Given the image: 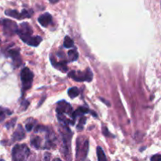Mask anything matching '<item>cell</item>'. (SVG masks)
<instances>
[{
  "label": "cell",
  "mask_w": 161,
  "mask_h": 161,
  "mask_svg": "<svg viewBox=\"0 0 161 161\" xmlns=\"http://www.w3.org/2000/svg\"><path fill=\"white\" fill-rule=\"evenodd\" d=\"M2 24L3 25V30L5 35L7 36H13L16 34L18 32V27L17 24L10 20H3L2 21Z\"/></svg>",
  "instance_id": "cell-6"
},
{
  "label": "cell",
  "mask_w": 161,
  "mask_h": 161,
  "mask_svg": "<svg viewBox=\"0 0 161 161\" xmlns=\"http://www.w3.org/2000/svg\"><path fill=\"white\" fill-rule=\"evenodd\" d=\"M25 137V132H24V128L21 125H18L17 127V130L13 134V142H19Z\"/></svg>",
  "instance_id": "cell-8"
},
{
  "label": "cell",
  "mask_w": 161,
  "mask_h": 161,
  "mask_svg": "<svg viewBox=\"0 0 161 161\" xmlns=\"http://www.w3.org/2000/svg\"><path fill=\"white\" fill-rule=\"evenodd\" d=\"M97 156H98V161H107L106 156H105L103 149H102L100 146H98L97 148Z\"/></svg>",
  "instance_id": "cell-15"
},
{
  "label": "cell",
  "mask_w": 161,
  "mask_h": 161,
  "mask_svg": "<svg viewBox=\"0 0 161 161\" xmlns=\"http://www.w3.org/2000/svg\"><path fill=\"white\" fill-rule=\"evenodd\" d=\"M117 161H118V160H117Z\"/></svg>",
  "instance_id": "cell-29"
},
{
  "label": "cell",
  "mask_w": 161,
  "mask_h": 161,
  "mask_svg": "<svg viewBox=\"0 0 161 161\" xmlns=\"http://www.w3.org/2000/svg\"><path fill=\"white\" fill-rule=\"evenodd\" d=\"M151 161H161V156L159 154L154 155L151 157Z\"/></svg>",
  "instance_id": "cell-24"
},
{
  "label": "cell",
  "mask_w": 161,
  "mask_h": 161,
  "mask_svg": "<svg viewBox=\"0 0 161 161\" xmlns=\"http://www.w3.org/2000/svg\"><path fill=\"white\" fill-rule=\"evenodd\" d=\"M6 14L9 17H11V18L21 19V13H18V12L16 11V10H7V11H6Z\"/></svg>",
  "instance_id": "cell-19"
},
{
  "label": "cell",
  "mask_w": 161,
  "mask_h": 161,
  "mask_svg": "<svg viewBox=\"0 0 161 161\" xmlns=\"http://www.w3.org/2000/svg\"><path fill=\"white\" fill-rule=\"evenodd\" d=\"M10 114H11V112L10 110L7 109V108H0V122H2L3 120H4V119H5L7 115Z\"/></svg>",
  "instance_id": "cell-20"
},
{
  "label": "cell",
  "mask_w": 161,
  "mask_h": 161,
  "mask_svg": "<svg viewBox=\"0 0 161 161\" xmlns=\"http://www.w3.org/2000/svg\"><path fill=\"white\" fill-rule=\"evenodd\" d=\"M41 142H42V140H41L40 137L39 136H36V137H32V139H31V145L32 147H34L36 148H39L41 147Z\"/></svg>",
  "instance_id": "cell-14"
},
{
  "label": "cell",
  "mask_w": 161,
  "mask_h": 161,
  "mask_svg": "<svg viewBox=\"0 0 161 161\" xmlns=\"http://www.w3.org/2000/svg\"><path fill=\"white\" fill-rule=\"evenodd\" d=\"M42 42V38L40 36H31L26 40V43L31 47H37Z\"/></svg>",
  "instance_id": "cell-12"
},
{
  "label": "cell",
  "mask_w": 161,
  "mask_h": 161,
  "mask_svg": "<svg viewBox=\"0 0 161 161\" xmlns=\"http://www.w3.org/2000/svg\"><path fill=\"white\" fill-rule=\"evenodd\" d=\"M74 46L73 40L69 37V36H65L64 40V47L67 49L72 48Z\"/></svg>",
  "instance_id": "cell-18"
},
{
  "label": "cell",
  "mask_w": 161,
  "mask_h": 161,
  "mask_svg": "<svg viewBox=\"0 0 161 161\" xmlns=\"http://www.w3.org/2000/svg\"><path fill=\"white\" fill-rule=\"evenodd\" d=\"M89 149V142L86 139L83 142L81 141V138L79 137L76 142V161H84L87 156Z\"/></svg>",
  "instance_id": "cell-2"
},
{
  "label": "cell",
  "mask_w": 161,
  "mask_h": 161,
  "mask_svg": "<svg viewBox=\"0 0 161 161\" xmlns=\"http://www.w3.org/2000/svg\"><path fill=\"white\" fill-rule=\"evenodd\" d=\"M9 53H10V57L13 59V63L16 64L17 67H19L21 64V57H20V53L18 50H10L9 51Z\"/></svg>",
  "instance_id": "cell-11"
},
{
  "label": "cell",
  "mask_w": 161,
  "mask_h": 161,
  "mask_svg": "<svg viewBox=\"0 0 161 161\" xmlns=\"http://www.w3.org/2000/svg\"><path fill=\"white\" fill-rule=\"evenodd\" d=\"M68 94L71 98H76V97L79 94V89H78L76 87H71V88L68 89Z\"/></svg>",
  "instance_id": "cell-16"
},
{
  "label": "cell",
  "mask_w": 161,
  "mask_h": 161,
  "mask_svg": "<svg viewBox=\"0 0 161 161\" xmlns=\"http://www.w3.org/2000/svg\"><path fill=\"white\" fill-rule=\"evenodd\" d=\"M89 113V109L86 107H79V108L76 110L75 112H73L72 113L71 116H72V119H73V121H72L71 124H74L75 123V121H76V118L78 116H83L84 114H87V113Z\"/></svg>",
  "instance_id": "cell-9"
},
{
  "label": "cell",
  "mask_w": 161,
  "mask_h": 161,
  "mask_svg": "<svg viewBox=\"0 0 161 161\" xmlns=\"http://www.w3.org/2000/svg\"><path fill=\"white\" fill-rule=\"evenodd\" d=\"M86 122H87V119L83 117V116H81L79 123L77 125V130H79V131L83 130V125L86 123Z\"/></svg>",
  "instance_id": "cell-21"
},
{
  "label": "cell",
  "mask_w": 161,
  "mask_h": 161,
  "mask_svg": "<svg viewBox=\"0 0 161 161\" xmlns=\"http://www.w3.org/2000/svg\"><path fill=\"white\" fill-rule=\"evenodd\" d=\"M32 32H32V28H31V26L28 23L24 22L21 24L20 27L18 28L17 33L20 36L21 40L25 43L26 40L32 36Z\"/></svg>",
  "instance_id": "cell-5"
},
{
  "label": "cell",
  "mask_w": 161,
  "mask_h": 161,
  "mask_svg": "<svg viewBox=\"0 0 161 161\" xmlns=\"http://www.w3.org/2000/svg\"><path fill=\"white\" fill-rule=\"evenodd\" d=\"M51 59V58H50ZM51 62H52V64H53V66L55 67L56 68H58V69L61 70L62 73H66L67 70H68V68H67L66 64H65V62H62V61H61V62L59 63H57V61H53V59H51Z\"/></svg>",
  "instance_id": "cell-13"
},
{
  "label": "cell",
  "mask_w": 161,
  "mask_h": 161,
  "mask_svg": "<svg viewBox=\"0 0 161 161\" xmlns=\"http://www.w3.org/2000/svg\"><path fill=\"white\" fill-rule=\"evenodd\" d=\"M38 21L39 24L43 27H47L49 24H51L52 22V16L48 13H46L44 14L41 15L39 18H38Z\"/></svg>",
  "instance_id": "cell-10"
},
{
  "label": "cell",
  "mask_w": 161,
  "mask_h": 161,
  "mask_svg": "<svg viewBox=\"0 0 161 161\" xmlns=\"http://www.w3.org/2000/svg\"><path fill=\"white\" fill-rule=\"evenodd\" d=\"M68 58H69V60L71 61H76V60L78 59V58H79V53H78L77 50H76V49L68 50Z\"/></svg>",
  "instance_id": "cell-17"
},
{
  "label": "cell",
  "mask_w": 161,
  "mask_h": 161,
  "mask_svg": "<svg viewBox=\"0 0 161 161\" xmlns=\"http://www.w3.org/2000/svg\"><path fill=\"white\" fill-rule=\"evenodd\" d=\"M53 161H61V159H59V158H56V159H53Z\"/></svg>",
  "instance_id": "cell-27"
},
{
  "label": "cell",
  "mask_w": 161,
  "mask_h": 161,
  "mask_svg": "<svg viewBox=\"0 0 161 161\" xmlns=\"http://www.w3.org/2000/svg\"><path fill=\"white\" fill-rule=\"evenodd\" d=\"M30 155V150L25 144L16 145L12 150L13 161H26Z\"/></svg>",
  "instance_id": "cell-1"
},
{
  "label": "cell",
  "mask_w": 161,
  "mask_h": 161,
  "mask_svg": "<svg viewBox=\"0 0 161 161\" xmlns=\"http://www.w3.org/2000/svg\"><path fill=\"white\" fill-rule=\"evenodd\" d=\"M0 161H4L3 159H0Z\"/></svg>",
  "instance_id": "cell-28"
},
{
  "label": "cell",
  "mask_w": 161,
  "mask_h": 161,
  "mask_svg": "<svg viewBox=\"0 0 161 161\" xmlns=\"http://www.w3.org/2000/svg\"><path fill=\"white\" fill-rule=\"evenodd\" d=\"M32 127H33V123H28L25 125V128L27 130V131H31L32 130Z\"/></svg>",
  "instance_id": "cell-26"
},
{
  "label": "cell",
  "mask_w": 161,
  "mask_h": 161,
  "mask_svg": "<svg viewBox=\"0 0 161 161\" xmlns=\"http://www.w3.org/2000/svg\"><path fill=\"white\" fill-rule=\"evenodd\" d=\"M56 111L58 114H68L71 116L73 113V108L71 105L65 101H61L58 103Z\"/></svg>",
  "instance_id": "cell-7"
},
{
  "label": "cell",
  "mask_w": 161,
  "mask_h": 161,
  "mask_svg": "<svg viewBox=\"0 0 161 161\" xmlns=\"http://www.w3.org/2000/svg\"><path fill=\"white\" fill-rule=\"evenodd\" d=\"M50 157H51V155L49 153H45L43 156V161H50Z\"/></svg>",
  "instance_id": "cell-25"
},
{
  "label": "cell",
  "mask_w": 161,
  "mask_h": 161,
  "mask_svg": "<svg viewBox=\"0 0 161 161\" xmlns=\"http://www.w3.org/2000/svg\"><path fill=\"white\" fill-rule=\"evenodd\" d=\"M34 75L28 68H24L21 72V79L22 83V89L24 91L31 88Z\"/></svg>",
  "instance_id": "cell-3"
},
{
  "label": "cell",
  "mask_w": 161,
  "mask_h": 161,
  "mask_svg": "<svg viewBox=\"0 0 161 161\" xmlns=\"http://www.w3.org/2000/svg\"><path fill=\"white\" fill-rule=\"evenodd\" d=\"M16 121H17V118H13L12 120H10V122H8L7 124H6V127H7V128H8V129L13 127H14L15 123H16Z\"/></svg>",
  "instance_id": "cell-22"
},
{
  "label": "cell",
  "mask_w": 161,
  "mask_h": 161,
  "mask_svg": "<svg viewBox=\"0 0 161 161\" xmlns=\"http://www.w3.org/2000/svg\"><path fill=\"white\" fill-rule=\"evenodd\" d=\"M68 76L78 82H83V81L90 82L93 79V73L89 68H87L85 72H70L68 73Z\"/></svg>",
  "instance_id": "cell-4"
},
{
  "label": "cell",
  "mask_w": 161,
  "mask_h": 161,
  "mask_svg": "<svg viewBox=\"0 0 161 161\" xmlns=\"http://www.w3.org/2000/svg\"><path fill=\"white\" fill-rule=\"evenodd\" d=\"M102 131H103L104 135L106 136V137H111V136H113L111 134H110L109 132H108V129H107V127H105V126H103V127H102Z\"/></svg>",
  "instance_id": "cell-23"
}]
</instances>
